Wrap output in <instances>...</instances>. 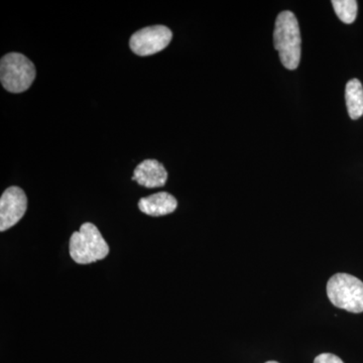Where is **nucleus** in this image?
Returning <instances> with one entry per match:
<instances>
[{
	"instance_id": "0eeeda50",
	"label": "nucleus",
	"mask_w": 363,
	"mask_h": 363,
	"mask_svg": "<svg viewBox=\"0 0 363 363\" xmlns=\"http://www.w3.org/2000/svg\"><path fill=\"white\" fill-rule=\"evenodd\" d=\"M133 180L145 188H160L166 185L168 172L157 160H145L136 167Z\"/></svg>"
},
{
	"instance_id": "423d86ee",
	"label": "nucleus",
	"mask_w": 363,
	"mask_h": 363,
	"mask_svg": "<svg viewBox=\"0 0 363 363\" xmlns=\"http://www.w3.org/2000/svg\"><path fill=\"white\" fill-rule=\"evenodd\" d=\"M28 208V198L23 189L9 187L0 198V231L16 225L23 218Z\"/></svg>"
},
{
	"instance_id": "9b49d317",
	"label": "nucleus",
	"mask_w": 363,
	"mask_h": 363,
	"mask_svg": "<svg viewBox=\"0 0 363 363\" xmlns=\"http://www.w3.org/2000/svg\"><path fill=\"white\" fill-rule=\"evenodd\" d=\"M314 363H344L336 355L331 354V353H323V354L318 355L315 358Z\"/></svg>"
},
{
	"instance_id": "1a4fd4ad",
	"label": "nucleus",
	"mask_w": 363,
	"mask_h": 363,
	"mask_svg": "<svg viewBox=\"0 0 363 363\" xmlns=\"http://www.w3.org/2000/svg\"><path fill=\"white\" fill-rule=\"evenodd\" d=\"M345 99L350 118H360L363 116V87L358 79H352L346 85Z\"/></svg>"
},
{
	"instance_id": "39448f33",
	"label": "nucleus",
	"mask_w": 363,
	"mask_h": 363,
	"mask_svg": "<svg viewBox=\"0 0 363 363\" xmlns=\"http://www.w3.org/2000/svg\"><path fill=\"white\" fill-rule=\"evenodd\" d=\"M173 33L164 26H147L131 35V51L138 56H150L168 47Z\"/></svg>"
},
{
	"instance_id": "f8f14e48",
	"label": "nucleus",
	"mask_w": 363,
	"mask_h": 363,
	"mask_svg": "<svg viewBox=\"0 0 363 363\" xmlns=\"http://www.w3.org/2000/svg\"><path fill=\"white\" fill-rule=\"evenodd\" d=\"M267 363H279V362H267Z\"/></svg>"
},
{
	"instance_id": "7ed1b4c3",
	"label": "nucleus",
	"mask_w": 363,
	"mask_h": 363,
	"mask_svg": "<svg viewBox=\"0 0 363 363\" xmlns=\"http://www.w3.org/2000/svg\"><path fill=\"white\" fill-rule=\"evenodd\" d=\"M332 304L351 313L363 312V283L348 274H336L327 284Z\"/></svg>"
},
{
	"instance_id": "f03ea898",
	"label": "nucleus",
	"mask_w": 363,
	"mask_h": 363,
	"mask_svg": "<svg viewBox=\"0 0 363 363\" xmlns=\"http://www.w3.org/2000/svg\"><path fill=\"white\" fill-rule=\"evenodd\" d=\"M69 250L74 262L79 264H89L105 259L109 253V245L97 227L86 222L79 231L72 234Z\"/></svg>"
},
{
	"instance_id": "20e7f679",
	"label": "nucleus",
	"mask_w": 363,
	"mask_h": 363,
	"mask_svg": "<svg viewBox=\"0 0 363 363\" xmlns=\"http://www.w3.org/2000/svg\"><path fill=\"white\" fill-rule=\"evenodd\" d=\"M35 78L30 60L20 52H9L0 62V80L4 89L11 93L25 92Z\"/></svg>"
},
{
	"instance_id": "6e6552de",
	"label": "nucleus",
	"mask_w": 363,
	"mask_h": 363,
	"mask_svg": "<svg viewBox=\"0 0 363 363\" xmlns=\"http://www.w3.org/2000/svg\"><path fill=\"white\" fill-rule=\"evenodd\" d=\"M178 206L176 198L167 192H160L142 198L138 202V208L143 213L150 216H164L173 213Z\"/></svg>"
},
{
	"instance_id": "f257e3e1",
	"label": "nucleus",
	"mask_w": 363,
	"mask_h": 363,
	"mask_svg": "<svg viewBox=\"0 0 363 363\" xmlns=\"http://www.w3.org/2000/svg\"><path fill=\"white\" fill-rule=\"evenodd\" d=\"M274 44L281 64L289 70H296L300 64L302 39L297 18L292 11H281L277 18Z\"/></svg>"
},
{
	"instance_id": "9d476101",
	"label": "nucleus",
	"mask_w": 363,
	"mask_h": 363,
	"mask_svg": "<svg viewBox=\"0 0 363 363\" xmlns=\"http://www.w3.org/2000/svg\"><path fill=\"white\" fill-rule=\"evenodd\" d=\"M331 4L342 23L350 25L357 20L358 6L355 0H333Z\"/></svg>"
}]
</instances>
